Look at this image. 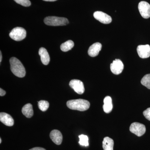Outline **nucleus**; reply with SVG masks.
Instances as JSON below:
<instances>
[{"label": "nucleus", "instance_id": "1", "mask_svg": "<svg viewBox=\"0 0 150 150\" xmlns=\"http://www.w3.org/2000/svg\"><path fill=\"white\" fill-rule=\"evenodd\" d=\"M10 63L11 71L13 74L18 77H24L26 72L21 62L15 57H12L10 59Z\"/></svg>", "mask_w": 150, "mask_h": 150}, {"label": "nucleus", "instance_id": "2", "mask_svg": "<svg viewBox=\"0 0 150 150\" xmlns=\"http://www.w3.org/2000/svg\"><path fill=\"white\" fill-rule=\"evenodd\" d=\"M67 105L70 109L81 111L87 110L90 106L88 101L82 99L71 100L67 101Z\"/></svg>", "mask_w": 150, "mask_h": 150}, {"label": "nucleus", "instance_id": "3", "mask_svg": "<svg viewBox=\"0 0 150 150\" xmlns=\"http://www.w3.org/2000/svg\"><path fill=\"white\" fill-rule=\"evenodd\" d=\"M44 22L50 26H62L67 25L69 23L68 19L57 16H48L44 18Z\"/></svg>", "mask_w": 150, "mask_h": 150}, {"label": "nucleus", "instance_id": "4", "mask_svg": "<svg viewBox=\"0 0 150 150\" xmlns=\"http://www.w3.org/2000/svg\"><path fill=\"white\" fill-rule=\"evenodd\" d=\"M26 30L23 28L18 27L12 30L9 33V36L13 40L21 41L26 37Z\"/></svg>", "mask_w": 150, "mask_h": 150}, {"label": "nucleus", "instance_id": "5", "mask_svg": "<svg viewBox=\"0 0 150 150\" xmlns=\"http://www.w3.org/2000/svg\"><path fill=\"white\" fill-rule=\"evenodd\" d=\"M130 131L138 137H141L146 132V126L142 123L134 122L131 124Z\"/></svg>", "mask_w": 150, "mask_h": 150}, {"label": "nucleus", "instance_id": "6", "mask_svg": "<svg viewBox=\"0 0 150 150\" xmlns=\"http://www.w3.org/2000/svg\"><path fill=\"white\" fill-rule=\"evenodd\" d=\"M138 8L141 16L144 18L147 19L150 17V5L146 1L140 2Z\"/></svg>", "mask_w": 150, "mask_h": 150}, {"label": "nucleus", "instance_id": "7", "mask_svg": "<svg viewBox=\"0 0 150 150\" xmlns=\"http://www.w3.org/2000/svg\"><path fill=\"white\" fill-rule=\"evenodd\" d=\"M93 16L96 19L103 24H109L112 20L110 16L100 11L95 12L93 13Z\"/></svg>", "mask_w": 150, "mask_h": 150}, {"label": "nucleus", "instance_id": "8", "mask_svg": "<svg viewBox=\"0 0 150 150\" xmlns=\"http://www.w3.org/2000/svg\"><path fill=\"white\" fill-rule=\"evenodd\" d=\"M69 86L76 93L79 94H82L84 92L85 88L83 83L80 80H72L70 81Z\"/></svg>", "mask_w": 150, "mask_h": 150}, {"label": "nucleus", "instance_id": "9", "mask_svg": "<svg viewBox=\"0 0 150 150\" xmlns=\"http://www.w3.org/2000/svg\"><path fill=\"white\" fill-rule=\"evenodd\" d=\"M110 70L113 74H120L123 71L124 65L123 62L119 59H115L110 66Z\"/></svg>", "mask_w": 150, "mask_h": 150}, {"label": "nucleus", "instance_id": "10", "mask_svg": "<svg viewBox=\"0 0 150 150\" xmlns=\"http://www.w3.org/2000/svg\"><path fill=\"white\" fill-rule=\"evenodd\" d=\"M138 55L142 59H146L150 56V45H139L137 48Z\"/></svg>", "mask_w": 150, "mask_h": 150}, {"label": "nucleus", "instance_id": "11", "mask_svg": "<svg viewBox=\"0 0 150 150\" xmlns=\"http://www.w3.org/2000/svg\"><path fill=\"white\" fill-rule=\"evenodd\" d=\"M50 137L51 140L56 145L61 144L63 140V136L60 131L54 130L51 131Z\"/></svg>", "mask_w": 150, "mask_h": 150}, {"label": "nucleus", "instance_id": "12", "mask_svg": "<svg viewBox=\"0 0 150 150\" xmlns=\"http://www.w3.org/2000/svg\"><path fill=\"white\" fill-rule=\"evenodd\" d=\"M102 48L101 43L97 42L93 43L89 47L88 50V54L91 57H96L98 55L100 51Z\"/></svg>", "mask_w": 150, "mask_h": 150}, {"label": "nucleus", "instance_id": "13", "mask_svg": "<svg viewBox=\"0 0 150 150\" xmlns=\"http://www.w3.org/2000/svg\"><path fill=\"white\" fill-rule=\"evenodd\" d=\"M0 121L6 126H12L14 124V120L11 115L6 112L0 113Z\"/></svg>", "mask_w": 150, "mask_h": 150}, {"label": "nucleus", "instance_id": "14", "mask_svg": "<svg viewBox=\"0 0 150 150\" xmlns=\"http://www.w3.org/2000/svg\"><path fill=\"white\" fill-rule=\"evenodd\" d=\"M39 55H40L41 61L43 64L47 65L49 64L50 61V56L48 54V51L46 48H40L39 49Z\"/></svg>", "mask_w": 150, "mask_h": 150}, {"label": "nucleus", "instance_id": "15", "mask_svg": "<svg viewBox=\"0 0 150 150\" xmlns=\"http://www.w3.org/2000/svg\"><path fill=\"white\" fill-rule=\"evenodd\" d=\"M104 105H103V110L105 113H110L112 111V99L110 96H107L103 100Z\"/></svg>", "mask_w": 150, "mask_h": 150}, {"label": "nucleus", "instance_id": "16", "mask_svg": "<svg viewBox=\"0 0 150 150\" xmlns=\"http://www.w3.org/2000/svg\"><path fill=\"white\" fill-rule=\"evenodd\" d=\"M22 112L28 118H30L33 115L32 105L30 103H27L23 106L22 109Z\"/></svg>", "mask_w": 150, "mask_h": 150}, {"label": "nucleus", "instance_id": "17", "mask_svg": "<svg viewBox=\"0 0 150 150\" xmlns=\"http://www.w3.org/2000/svg\"><path fill=\"white\" fill-rule=\"evenodd\" d=\"M114 142L111 138L105 137L103 142V148L104 150H113Z\"/></svg>", "mask_w": 150, "mask_h": 150}, {"label": "nucleus", "instance_id": "18", "mask_svg": "<svg viewBox=\"0 0 150 150\" xmlns=\"http://www.w3.org/2000/svg\"><path fill=\"white\" fill-rule=\"evenodd\" d=\"M74 44L72 40H68L65 43H62L61 45V50L64 52H67V51L71 50L74 47Z\"/></svg>", "mask_w": 150, "mask_h": 150}, {"label": "nucleus", "instance_id": "19", "mask_svg": "<svg viewBox=\"0 0 150 150\" xmlns=\"http://www.w3.org/2000/svg\"><path fill=\"white\" fill-rule=\"evenodd\" d=\"M38 106L39 109L41 111H45L49 108V103L46 100H41L38 102Z\"/></svg>", "mask_w": 150, "mask_h": 150}, {"label": "nucleus", "instance_id": "20", "mask_svg": "<svg viewBox=\"0 0 150 150\" xmlns=\"http://www.w3.org/2000/svg\"><path fill=\"white\" fill-rule=\"evenodd\" d=\"M141 83L147 88L150 89V74L144 76L141 80Z\"/></svg>", "mask_w": 150, "mask_h": 150}, {"label": "nucleus", "instance_id": "21", "mask_svg": "<svg viewBox=\"0 0 150 150\" xmlns=\"http://www.w3.org/2000/svg\"><path fill=\"white\" fill-rule=\"evenodd\" d=\"M79 143L80 144L85 146H89L88 138L87 136L82 134L79 136Z\"/></svg>", "mask_w": 150, "mask_h": 150}, {"label": "nucleus", "instance_id": "22", "mask_svg": "<svg viewBox=\"0 0 150 150\" xmlns=\"http://www.w3.org/2000/svg\"><path fill=\"white\" fill-rule=\"evenodd\" d=\"M17 4L23 6L28 7L31 5V2L29 0H14Z\"/></svg>", "mask_w": 150, "mask_h": 150}, {"label": "nucleus", "instance_id": "23", "mask_svg": "<svg viewBox=\"0 0 150 150\" xmlns=\"http://www.w3.org/2000/svg\"><path fill=\"white\" fill-rule=\"evenodd\" d=\"M143 114L145 118L149 121H150V108H149L146 110H145L143 112Z\"/></svg>", "mask_w": 150, "mask_h": 150}, {"label": "nucleus", "instance_id": "24", "mask_svg": "<svg viewBox=\"0 0 150 150\" xmlns=\"http://www.w3.org/2000/svg\"><path fill=\"white\" fill-rule=\"evenodd\" d=\"M6 93V91H4L1 88H0V96H4L5 95Z\"/></svg>", "mask_w": 150, "mask_h": 150}, {"label": "nucleus", "instance_id": "25", "mask_svg": "<svg viewBox=\"0 0 150 150\" xmlns=\"http://www.w3.org/2000/svg\"><path fill=\"white\" fill-rule=\"evenodd\" d=\"M29 150H46L45 149L41 147H35L32 148Z\"/></svg>", "mask_w": 150, "mask_h": 150}, {"label": "nucleus", "instance_id": "26", "mask_svg": "<svg viewBox=\"0 0 150 150\" xmlns=\"http://www.w3.org/2000/svg\"><path fill=\"white\" fill-rule=\"evenodd\" d=\"M2 59V56L1 52H0V62H1Z\"/></svg>", "mask_w": 150, "mask_h": 150}, {"label": "nucleus", "instance_id": "27", "mask_svg": "<svg viewBox=\"0 0 150 150\" xmlns=\"http://www.w3.org/2000/svg\"><path fill=\"white\" fill-rule=\"evenodd\" d=\"M43 1H46L53 2L57 1V0H43Z\"/></svg>", "mask_w": 150, "mask_h": 150}, {"label": "nucleus", "instance_id": "28", "mask_svg": "<svg viewBox=\"0 0 150 150\" xmlns=\"http://www.w3.org/2000/svg\"><path fill=\"white\" fill-rule=\"evenodd\" d=\"M1 142H2V140H1V139H0V143H1Z\"/></svg>", "mask_w": 150, "mask_h": 150}]
</instances>
